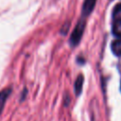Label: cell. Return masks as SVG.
<instances>
[{
    "label": "cell",
    "instance_id": "obj_1",
    "mask_svg": "<svg viewBox=\"0 0 121 121\" xmlns=\"http://www.w3.org/2000/svg\"><path fill=\"white\" fill-rule=\"evenodd\" d=\"M85 20L84 19H80L78 21V23L77 24L76 27L74 28L73 32L71 33L70 39H69V43L72 47H75L78 44V43L81 40V37L83 35L84 29H85Z\"/></svg>",
    "mask_w": 121,
    "mask_h": 121
},
{
    "label": "cell",
    "instance_id": "obj_2",
    "mask_svg": "<svg viewBox=\"0 0 121 121\" xmlns=\"http://www.w3.org/2000/svg\"><path fill=\"white\" fill-rule=\"evenodd\" d=\"M96 0H84L83 5H82V9H81V14L82 16L86 17L88 16L94 9L95 6Z\"/></svg>",
    "mask_w": 121,
    "mask_h": 121
},
{
    "label": "cell",
    "instance_id": "obj_3",
    "mask_svg": "<svg viewBox=\"0 0 121 121\" xmlns=\"http://www.w3.org/2000/svg\"><path fill=\"white\" fill-rule=\"evenodd\" d=\"M11 87H7L5 89H3L1 92H0V114L2 113L3 112V109L5 107V104H6V101L8 99V97L9 96V95L11 94Z\"/></svg>",
    "mask_w": 121,
    "mask_h": 121
},
{
    "label": "cell",
    "instance_id": "obj_4",
    "mask_svg": "<svg viewBox=\"0 0 121 121\" xmlns=\"http://www.w3.org/2000/svg\"><path fill=\"white\" fill-rule=\"evenodd\" d=\"M83 81H84L83 76H82L81 74L78 75V78H77L76 80H75V83H74V91H75L76 95H79L81 94L82 86H83Z\"/></svg>",
    "mask_w": 121,
    "mask_h": 121
},
{
    "label": "cell",
    "instance_id": "obj_5",
    "mask_svg": "<svg viewBox=\"0 0 121 121\" xmlns=\"http://www.w3.org/2000/svg\"><path fill=\"white\" fill-rule=\"evenodd\" d=\"M112 51L116 56H121V38H117L112 43Z\"/></svg>",
    "mask_w": 121,
    "mask_h": 121
},
{
    "label": "cell",
    "instance_id": "obj_6",
    "mask_svg": "<svg viewBox=\"0 0 121 121\" xmlns=\"http://www.w3.org/2000/svg\"><path fill=\"white\" fill-rule=\"evenodd\" d=\"M112 19L114 22H121V3L117 4L112 10Z\"/></svg>",
    "mask_w": 121,
    "mask_h": 121
},
{
    "label": "cell",
    "instance_id": "obj_7",
    "mask_svg": "<svg viewBox=\"0 0 121 121\" xmlns=\"http://www.w3.org/2000/svg\"><path fill=\"white\" fill-rule=\"evenodd\" d=\"M112 32H113L114 35L118 36V38L121 37V22H119V21L113 22V25H112Z\"/></svg>",
    "mask_w": 121,
    "mask_h": 121
},
{
    "label": "cell",
    "instance_id": "obj_8",
    "mask_svg": "<svg viewBox=\"0 0 121 121\" xmlns=\"http://www.w3.org/2000/svg\"><path fill=\"white\" fill-rule=\"evenodd\" d=\"M69 26H70V23H69V22H66V23L62 26V27L60 28V33H61V34H63V35H64V34H66L67 29L69 28Z\"/></svg>",
    "mask_w": 121,
    "mask_h": 121
},
{
    "label": "cell",
    "instance_id": "obj_9",
    "mask_svg": "<svg viewBox=\"0 0 121 121\" xmlns=\"http://www.w3.org/2000/svg\"><path fill=\"white\" fill-rule=\"evenodd\" d=\"M26 94H27V89H26V88H25V89L23 90V92L21 93V95H20V102H23V101L26 99Z\"/></svg>",
    "mask_w": 121,
    "mask_h": 121
},
{
    "label": "cell",
    "instance_id": "obj_10",
    "mask_svg": "<svg viewBox=\"0 0 121 121\" xmlns=\"http://www.w3.org/2000/svg\"><path fill=\"white\" fill-rule=\"evenodd\" d=\"M69 102H70V96L68 95H64V106L67 107L69 105Z\"/></svg>",
    "mask_w": 121,
    "mask_h": 121
}]
</instances>
